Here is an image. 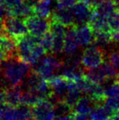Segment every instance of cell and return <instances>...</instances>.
<instances>
[{
  "instance_id": "7a4b0ae2",
  "label": "cell",
  "mask_w": 119,
  "mask_h": 120,
  "mask_svg": "<svg viewBox=\"0 0 119 120\" xmlns=\"http://www.w3.org/2000/svg\"><path fill=\"white\" fill-rule=\"evenodd\" d=\"M106 51L96 45L87 47L82 54L81 64L83 68H93L98 67L105 59Z\"/></svg>"
},
{
  "instance_id": "44dd1931",
  "label": "cell",
  "mask_w": 119,
  "mask_h": 120,
  "mask_svg": "<svg viewBox=\"0 0 119 120\" xmlns=\"http://www.w3.org/2000/svg\"><path fill=\"white\" fill-rule=\"evenodd\" d=\"M53 34L50 30L47 31L45 34L41 37V41L40 44L44 47L46 52H52V46H53Z\"/></svg>"
},
{
  "instance_id": "9a60e30c",
  "label": "cell",
  "mask_w": 119,
  "mask_h": 120,
  "mask_svg": "<svg viewBox=\"0 0 119 120\" xmlns=\"http://www.w3.org/2000/svg\"><path fill=\"white\" fill-rule=\"evenodd\" d=\"M45 100L37 92L33 90H23L21 94V103L26 104L31 107L36 106L40 100Z\"/></svg>"
},
{
  "instance_id": "cb8c5ba5",
  "label": "cell",
  "mask_w": 119,
  "mask_h": 120,
  "mask_svg": "<svg viewBox=\"0 0 119 120\" xmlns=\"http://www.w3.org/2000/svg\"><path fill=\"white\" fill-rule=\"evenodd\" d=\"M43 59H44V61L52 68V70L55 71H60L62 67V65H63V60H62V61L58 60L51 55L46 56L45 58H43Z\"/></svg>"
},
{
  "instance_id": "d4e9b609",
  "label": "cell",
  "mask_w": 119,
  "mask_h": 120,
  "mask_svg": "<svg viewBox=\"0 0 119 120\" xmlns=\"http://www.w3.org/2000/svg\"><path fill=\"white\" fill-rule=\"evenodd\" d=\"M105 59H108V62L119 70V51L116 50H110L109 52H106Z\"/></svg>"
},
{
  "instance_id": "5b68a950",
  "label": "cell",
  "mask_w": 119,
  "mask_h": 120,
  "mask_svg": "<svg viewBox=\"0 0 119 120\" xmlns=\"http://www.w3.org/2000/svg\"><path fill=\"white\" fill-rule=\"evenodd\" d=\"M73 11L75 24L77 26L88 23L94 8L90 7L82 0H77L71 8Z\"/></svg>"
},
{
  "instance_id": "7402d4cb",
  "label": "cell",
  "mask_w": 119,
  "mask_h": 120,
  "mask_svg": "<svg viewBox=\"0 0 119 120\" xmlns=\"http://www.w3.org/2000/svg\"><path fill=\"white\" fill-rule=\"evenodd\" d=\"M53 46L52 49V53L53 54H59L64 51V45H65V36L57 35L53 36Z\"/></svg>"
},
{
  "instance_id": "ac0fdd59",
  "label": "cell",
  "mask_w": 119,
  "mask_h": 120,
  "mask_svg": "<svg viewBox=\"0 0 119 120\" xmlns=\"http://www.w3.org/2000/svg\"><path fill=\"white\" fill-rule=\"evenodd\" d=\"M117 8L116 4L114 0H108V1H102L97 5L95 8V11L99 15L103 17H108L112 11Z\"/></svg>"
},
{
  "instance_id": "83f0119b",
  "label": "cell",
  "mask_w": 119,
  "mask_h": 120,
  "mask_svg": "<svg viewBox=\"0 0 119 120\" xmlns=\"http://www.w3.org/2000/svg\"><path fill=\"white\" fill-rule=\"evenodd\" d=\"M77 0H58L57 8H72Z\"/></svg>"
},
{
  "instance_id": "8d00e7d4",
  "label": "cell",
  "mask_w": 119,
  "mask_h": 120,
  "mask_svg": "<svg viewBox=\"0 0 119 120\" xmlns=\"http://www.w3.org/2000/svg\"><path fill=\"white\" fill-rule=\"evenodd\" d=\"M5 0H0V2L1 3H5Z\"/></svg>"
},
{
  "instance_id": "4fadbf2b",
  "label": "cell",
  "mask_w": 119,
  "mask_h": 120,
  "mask_svg": "<svg viewBox=\"0 0 119 120\" xmlns=\"http://www.w3.org/2000/svg\"><path fill=\"white\" fill-rule=\"evenodd\" d=\"M114 110L110 108L105 103L96 105L89 114V119L97 120V119H110L113 115Z\"/></svg>"
},
{
  "instance_id": "52a82bcc",
  "label": "cell",
  "mask_w": 119,
  "mask_h": 120,
  "mask_svg": "<svg viewBox=\"0 0 119 120\" xmlns=\"http://www.w3.org/2000/svg\"><path fill=\"white\" fill-rule=\"evenodd\" d=\"M0 50L5 55V59L18 56L16 41L5 32L0 34Z\"/></svg>"
},
{
  "instance_id": "d590c367",
  "label": "cell",
  "mask_w": 119,
  "mask_h": 120,
  "mask_svg": "<svg viewBox=\"0 0 119 120\" xmlns=\"http://www.w3.org/2000/svg\"><path fill=\"white\" fill-rule=\"evenodd\" d=\"M116 81H117V82L119 83V71H118V74H117V76H116Z\"/></svg>"
},
{
  "instance_id": "d6986e66",
  "label": "cell",
  "mask_w": 119,
  "mask_h": 120,
  "mask_svg": "<svg viewBox=\"0 0 119 120\" xmlns=\"http://www.w3.org/2000/svg\"><path fill=\"white\" fill-rule=\"evenodd\" d=\"M15 119H33L32 107L23 103L15 106Z\"/></svg>"
},
{
  "instance_id": "1f68e13d",
  "label": "cell",
  "mask_w": 119,
  "mask_h": 120,
  "mask_svg": "<svg viewBox=\"0 0 119 120\" xmlns=\"http://www.w3.org/2000/svg\"><path fill=\"white\" fill-rule=\"evenodd\" d=\"M6 11H7V8H6L5 4L0 2V18L6 16Z\"/></svg>"
},
{
  "instance_id": "f1b7e54d",
  "label": "cell",
  "mask_w": 119,
  "mask_h": 120,
  "mask_svg": "<svg viewBox=\"0 0 119 120\" xmlns=\"http://www.w3.org/2000/svg\"><path fill=\"white\" fill-rule=\"evenodd\" d=\"M24 2V0H5V4L6 5V8H11L21 4V3Z\"/></svg>"
},
{
  "instance_id": "ba28073f",
  "label": "cell",
  "mask_w": 119,
  "mask_h": 120,
  "mask_svg": "<svg viewBox=\"0 0 119 120\" xmlns=\"http://www.w3.org/2000/svg\"><path fill=\"white\" fill-rule=\"evenodd\" d=\"M76 24L66 27L65 34V45L64 52L67 55H71L76 52L80 45L76 35Z\"/></svg>"
},
{
  "instance_id": "e0dca14e",
  "label": "cell",
  "mask_w": 119,
  "mask_h": 120,
  "mask_svg": "<svg viewBox=\"0 0 119 120\" xmlns=\"http://www.w3.org/2000/svg\"><path fill=\"white\" fill-rule=\"evenodd\" d=\"M93 43L95 45L104 48L108 46L112 42L111 32H106V31H93Z\"/></svg>"
},
{
  "instance_id": "30bf717a",
  "label": "cell",
  "mask_w": 119,
  "mask_h": 120,
  "mask_svg": "<svg viewBox=\"0 0 119 120\" xmlns=\"http://www.w3.org/2000/svg\"><path fill=\"white\" fill-rule=\"evenodd\" d=\"M76 35L78 43L80 46L89 45L91 43H93L94 40L93 30L90 28L88 24L77 26Z\"/></svg>"
},
{
  "instance_id": "e575fe53",
  "label": "cell",
  "mask_w": 119,
  "mask_h": 120,
  "mask_svg": "<svg viewBox=\"0 0 119 120\" xmlns=\"http://www.w3.org/2000/svg\"><path fill=\"white\" fill-rule=\"evenodd\" d=\"M5 59V55L3 53L2 51L0 50V63H1L2 61H4Z\"/></svg>"
},
{
  "instance_id": "277c9868",
  "label": "cell",
  "mask_w": 119,
  "mask_h": 120,
  "mask_svg": "<svg viewBox=\"0 0 119 120\" xmlns=\"http://www.w3.org/2000/svg\"><path fill=\"white\" fill-rule=\"evenodd\" d=\"M29 30L33 35L42 37L47 31L50 30V18H40L36 15H30L24 18Z\"/></svg>"
},
{
  "instance_id": "8992f818",
  "label": "cell",
  "mask_w": 119,
  "mask_h": 120,
  "mask_svg": "<svg viewBox=\"0 0 119 120\" xmlns=\"http://www.w3.org/2000/svg\"><path fill=\"white\" fill-rule=\"evenodd\" d=\"M54 104L49 99L40 100L36 106L32 107L33 119H55Z\"/></svg>"
},
{
  "instance_id": "5bb4252c",
  "label": "cell",
  "mask_w": 119,
  "mask_h": 120,
  "mask_svg": "<svg viewBox=\"0 0 119 120\" xmlns=\"http://www.w3.org/2000/svg\"><path fill=\"white\" fill-rule=\"evenodd\" d=\"M94 103L89 96L80 97L76 105L74 107L73 113H80V114L89 115L90 112L94 107Z\"/></svg>"
},
{
  "instance_id": "8fae6325",
  "label": "cell",
  "mask_w": 119,
  "mask_h": 120,
  "mask_svg": "<svg viewBox=\"0 0 119 120\" xmlns=\"http://www.w3.org/2000/svg\"><path fill=\"white\" fill-rule=\"evenodd\" d=\"M55 119H73L74 109L64 100L58 101L54 104Z\"/></svg>"
},
{
  "instance_id": "9c48e42d",
  "label": "cell",
  "mask_w": 119,
  "mask_h": 120,
  "mask_svg": "<svg viewBox=\"0 0 119 120\" xmlns=\"http://www.w3.org/2000/svg\"><path fill=\"white\" fill-rule=\"evenodd\" d=\"M50 18L58 21L59 23L65 25V27L71 26L75 24L74 16L71 8H57L51 14Z\"/></svg>"
},
{
  "instance_id": "ffe728a7",
  "label": "cell",
  "mask_w": 119,
  "mask_h": 120,
  "mask_svg": "<svg viewBox=\"0 0 119 120\" xmlns=\"http://www.w3.org/2000/svg\"><path fill=\"white\" fill-rule=\"evenodd\" d=\"M100 71L105 78H116L118 70L116 69L111 63L108 62H103L100 65L98 66Z\"/></svg>"
},
{
  "instance_id": "4316f807",
  "label": "cell",
  "mask_w": 119,
  "mask_h": 120,
  "mask_svg": "<svg viewBox=\"0 0 119 120\" xmlns=\"http://www.w3.org/2000/svg\"><path fill=\"white\" fill-rule=\"evenodd\" d=\"M105 103L112 108L114 111L119 109V97H107Z\"/></svg>"
},
{
  "instance_id": "484cf974",
  "label": "cell",
  "mask_w": 119,
  "mask_h": 120,
  "mask_svg": "<svg viewBox=\"0 0 119 120\" xmlns=\"http://www.w3.org/2000/svg\"><path fill=\"white\" fill-rule=\"evenodd\" d=\"M31 52H32V54L35 56L36 59H40V58L41 57V56H43V55H45V53H46V51L44 49V47H43L41 44L38 43V44L34 45L32 47Z\"/></svg>"
},
{
  "instance_id": "603a6c76",
  "label": "cell",
  "mask_w": 119,
  "mask_h": 120,
  "mask_svg": "<svg viewBox=\"0 0 119 120\" xmlns=\"http://www.w3.org/2000/svg\"><path fill=\"white\" fill-rule=\"evenodd\" d=\"M108 22L112 30H119V8H116L108 16Z\"/></svg>"
},
{
  "instance_id": "2e32d148",
  "label": "cell",
  "mask_w": 119,
  "mask_h": 120,
  "mask_svg": "<svg viewBox=\"0 0 119 120\" xmlns=\"http://www.w3.org/2000/svg\"><path fill=\"white\" fill-rule=\"evenodd\" d=\"M51 1L50 0H40L37 5L33 8L34 15L40 18H49L51 16Z\"/></svg>"
},
{
  "instance_id": "d6a6232c",
  "label": "cell",
  "mask_w": 119,
  "mask_h": 120,
  "mask_svg": "<svg viewBox=\"0 0 119 120\" xmlns=\"http://www.w3.org/2000/svg\"><path fill=\"white\" fill-rule=\"evenodd\" d=\"M110 119H115V120L119 119V109H117L116 111L114 112L113 115L112 116V117H111Z\"/></svg>"
},
{
  "instance_id": "6da1fadb",
  "label": "cell",
  "mask_w": 119,
  "mask_h": 120,
  "mask_svg": "<svg viewBox=\"0 0 119 120\" xmlns=\"http://www.w3.org/2000/svg\"><path fill=\"white\" fill-rule=\"evenodd\" d=\"M29 63L21 60L18 56L5 59L0 63L1 85L3 88L21 85L24 78L32 70Z\"/></svg>"
},
{
  "instance_id": "7c38bea8",
  "label": "cell",
  "mask_w": 119,
  "mask_h": 120,
  "mask_svg": "<svg viewBox=\"0 0 119 120\" xmlns=\"http://www.w3.org/2000/svg\"><path fill=\"white\" fill-rule=\"evenodd\" d=\"M5 89V99L4 101L12 106H17L21 104V98L23 90L21 86L8 87Z\"/></svg>"
},
{
  "instance_id": "f546056e",
  "label": "cell",
  "mask_w": 119,
  "mask_h": 120,
  "mask_svg": "<svg viewBox=\"0 0 119 120\" xmlns=\"http://www.w3.org/2000/svg\"><path fill=\"white\" fill-rule=\"evenodd\" d=\"M112 42L115 43H119V30H113L111 31Z\"/></svg>"
},
{
  "instance_id": "4dcf8cb0",
  "label": "cell",
  "mask_w": 119,
  "mask_h": 120,
  "mask_svg": "<svg viewBox=\"0 0 119 120\" xmlns=\"http://www.w3.org/2000/svg\"><path fill=\"white\" fill-rule=\"evenodd\" d=\"M89 119L88 115L87 114H80V113H73V119L76 120H82Z\"/></svg>"
},
{
  "instance_id": "836d02e7",
  "label": "cell",
  "mask_w": 119,
  "mask_h": 120,
  "mask_svg": "<svg viewBox=\"0 0 119 120\" xmlns=\"http://www.w3.org/2000/svg\"><path fill=\"white\" fill-rule=\"evenodd\" d=\"M4 23H3V20H2V18H0V34L4 33Z\"/></svg>"
},
{
  "instance_id": "3957f363",
  "label": "cell",
  "mask_w": 119,
  "mask_h": 120,
  "mask_svg": "<svg viewBox=\"0 0 119 120\" xmlns=\"http://www.w3.org/2000/svg\"><path fill=\"white\" fill-rule=\"evenodd\" d=\"M5 32L14 40L29 34L24 18L14 16H5L3 19Z\"/></svg>"
}]
</instances>
